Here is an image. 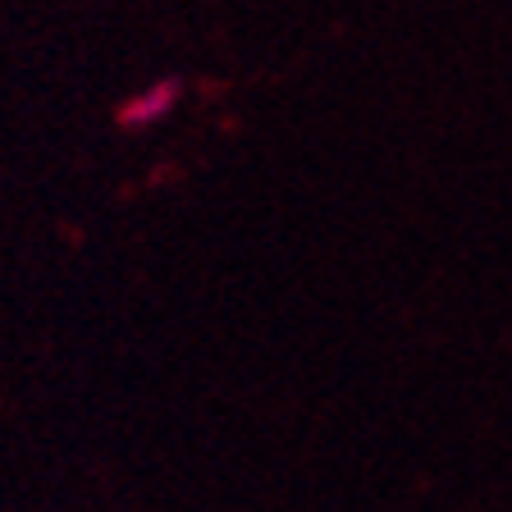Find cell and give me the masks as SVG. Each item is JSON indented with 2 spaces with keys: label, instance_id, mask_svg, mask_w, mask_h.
Listing matches in <instances>:
<instances>
[{
  "label": "cell",
  "instance_id": "6da1fadb",
  "mask_svg": "<svg viewBox=\"0 0 512 512\" xmlns=\"http://www.w3.org/2000/svg\"><path fill=\"white\" fill-rule=\"evenodd\" d=\"M179 78H160V83L142 87L138 96H128L124 106H119V124L124 128H147V124H160L165 115H174V106H179Z\"/></svg>",
  "mask_w": 512,
  "mask_h": 512
}]
</instances>
